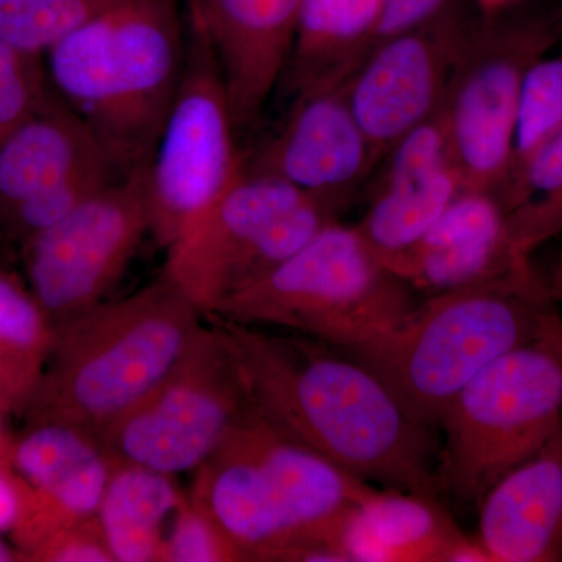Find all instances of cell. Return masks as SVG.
<instances>
[{
  "label": "cell",
  "instance_id": "cell-7",
  "mask_svg": "<svg viewBox=\"0 0 562 562\" xmlns=\"http://www.w3.org/2000/svg\"><path fill=\"white\" fill-rule=\"evenodd\" d=\"M562 424V373L539 339L509 351L454 397L438 428L442 495L479 506L506 473L530 460Z\"/></svg>",
  "mask_w": 562,
  "mask_h": 562
},
{
  "label": "cell",
  "instance_id": "cell-31",
  "mask_svg": "<svg viewBox=\"0 0 562 562\" xmlns=\"http://www.w3.org/2000/svg\"><path fill=\"white\" fill-rule=\"evenodd\" d=\"M33 562H114L98 516L44 539L25 554Z\"/></svg>",
  "mask_w": 562,
  "mask_h": 562
},
{
  "label": "cell",
  "instance_id": "cell-17",
  "mask_svg": "<svg viewBox=\"0 0 562 562\" xmlns=\"http://www.w3.org/2000/svg\"><path fill=\"white\" fill-rule=\"evenodd\" d=\"M303 0H191L190 27L220 70L236 131L261 116L280 87Z\"/></svg>",
  "mask_w": 562,
  "mask_h": 562
},
{
  "label": "cell",
  "instance_id": "cell-14",
  "mask_svg": "<svg viewBox=\"0 0 562 562\" xmlns=\"http://www.w3.org/2000/svg\"><path fill=\"white\" fill-rule=\"evenodd\" d=\"M291 98L276 131L250 160L243 157V168L288 181L341 216L372 180L379 158L350 109L342 81L305 88Z\"/></svg>",
  "mask_w": 562,
  "mask_h": 562
},
{
  "label": "cell",
  "instance_id": "cell-3",
  "mask_svg": "<svg viewBox=\"0 0 562 562\" xmlns=\"http://www.w3.org/2000/svg\"><path fill=\"white\" fill-rule=\"evenodd\" d=\"M47 76L122 173L149 165L179 94L188 38L177 0H133L46 52Z\"/></svg>",
  "mask_w": 562,
  "mask_h": 562
},
{
  "label": "cell",
  "instance_id": "cell-2",
  "mask_svg": "<svg viewBox=\"0 0 562 562\" xmlns=\"http://www.w3.org/2000/svg\"><path fill=\"white\" fill-rule=\"evenodd\" d=\"M375 490L277 430L249 403L195 471L190 501L244 561L341 562L344 520Z\"/></svg>",
  "mask_w": 562,
  "mask_h": 562
},
{
  "label": "cell",
  "instance_id": "cell-33",
  "mask_svg": "<svg viewBox=\"0 0 562 562\" xmlns=\"http://www.w3.org/2000/svg\"><path fill=\"white\" fill-rule=\"evenodd\" d=\"M7 452V450H5ZM20 514V498L7 468L5 453L0 457V532L13 530Z\"/></svg>",
  "mask_w": 562,
  "mask_h": 562
},
{
  "label": "cell",
  "instance_id": "cell-9",
  "mask_svg": "<svg viewBox=\"0 0 562 562\" xmlns=\"http://www.w3.org/2000/svg\"><path fill=\"white\" fill-rule=\"evenodd\" d=\"M557 40L552 20L479 14L439 113L465 187L497 192L505 201L524 79Z\"/></svg>",
  "mask_w": 562,
  "mask_h": 562
},
{
  "label": "cell",
  "instance_id": "cell-35",
  "mask_svg": "<svg viewBox=\"0 0 562 562\" xmlns=\"http://www.w3.org/2000/svg\"><path fill=\"white\" fill-rule=\"evenodd\" d=\"M519 2L520 0H472L473 7H475L483 16L503 13V11H508Z\"/></svg>",
  "mask_w": 562,
  "mask_h": 562
},
{
  "label": "cell",
  "instance_id": "cell-29",
  "mask_svg": "<svg viewBox=\"0 0 562 562\" xmlns=\"http://www.w3.org/2000/svg\"><path fill=\"white\" fill-rule=\"evenodd\" d=\"M54 94L40 57L0 43V143Z\"/></svg>",
  "mask_w": 562,
  "mask_h": 562
},
{
  "label": "cell",
  "instance_id": "cell-18",
  "mask_svg": "<svg viewBox=\"0 0 562 562\" xmlns=\"http://www.w3.org/2000/svg\"><path fill=\"white\" fill-rule=\"evenodd\" d=\"M535 271L514 243L501 194L464 187L394 273L424 295Z\"/></svg>",
  "mask_w": 562,
  "mask_h": 562
},
{
  "label": "cell",
  "instance_id": "cell-23",
  "mask_svg": "<svg viewBox=\"0 0 562 562\" xmlns=\"http://www.w3.org/2000/svg\"><path fill=\"white\" fill-rule=\"evenodd\" d=\"M110 462L98 519L114 562H165L169 531L188 495L169 473Z\"/></svg>",
  "mask_w": 562,
  "mask_h": 562
},
{
  "label": "cell",
  "instance_id": "cell-36",
  "mask_svg": "<svg viewBox=\"0 0 562 562\" xmlns=\"http://www.w3.org/2000/svg\"><path fill=\"white\" fill-rule=\"evenodd\" d=\"M547 288H549L550 297L553 299V302L562 303V246L560 251H558L557 261H554L552 276H550V280L546 281Z\"/></svg>",
  "mask_w": 562,
  "mask_h": 562
},
{
  "label": "cell",
  "instance_id": "cell-24",
  "mask_svg": "<svg viewBox=\"0 0 562 562\" xmlns=\"http://www.w3.org/2000/svg\"><path fill=\"white\" fill-rule=\"evenodd\" d=\"M57 328L29 284L0 271V412L24 416L40 390Z\"/></svg>",
  "mask_w": 562,
  "mask_h": 562
},
{
  "label": "cell",
  "instance_id": "cell-21",
  "mask_svg": "<svg viewBox=\"0 0 562 562\" xmlns=\"http://www.w3.org/2000/svg\"><path fill=\"white\" fill-rule=\"evenodd\" d=\"M102 162H111L105 151L55 92L0 143V221L22 203Z\"/></svg>",
  "mask_w": 562,
  "mask_h": 562
},
{
  "label": "cell",
  "instance_id": "cell-39",
  "mask_svg": "<svg viewBox=\"0 0 562 562\" xmlns=\"http://www.w3.org/2000/svg\"><path fill=\"white\" fill-rule=\"evenodd\" d=\"M553 31L557 38H562V0L560 5H558L557 11H554L552 18Z\"/></svg>",
  "mask_w": 562,
  "mask_h": 562
},
{
  "label": "cell",
  "instance_id": "cell-38",
  "mask_svg": "<svg viewBox=\"0 0 562 562\" xmlns=\"http://www.w3.org/2000/svg\"><path fill=\"white\" fill-rule=\"evenodd\" d=\"M7 417L9 416H7L5 413L0 412V457H2L3 453H5L7 446H9V441L11 438V435H9V432H7L5 430Z\"/></svg>",
  "mask_w": 562,
  "mask_h": 562
},
{
  "label": "cell",
  "instance_id": "cell-12",
  "mask_svg": "<svg viewBox=\"0 0 562 562\" xmlns=\"http://www.w3.org/2000/svg\"><path fill=\"white\" fill-rule=\"evenodd\" d=\"M147 233V166H140L22 244L25 283L55 328L105 302Z\"/></svg>",
  "mask_w": 562,
  "mask_h": 562
},
{
  "label": "cell",
  "instance_id": "cell-22",
  "mask_svg": "<svg viewBox=\"0 0 562 562\" xmlns=\"http://www.w3.org/2000/svg\"><path fill=\"white\" fill-rule=\"evenodd\" d=\"M384 0H303L280 87L290 94L346 80L382 31Z\"/></svg>",
  "mask_w": 562,
  "mask_h": 562
},
{
  "label": "cell",
  "instance_id": "cell-5",
  "mask_svg": "<svg viewBox=\"0 0 562 562\" xmlns=\"http://www.w3.org/2000/svg\"><path fill=\"white\" fill-rule=\"evenodd\" d=\"M554 305L538 272L520 273L425 295L390 330L339 350L371 368L417 420L435 430L479 373L538 339Z\"/></svg>",
  "mask_w": 562,
  "mask_h": 562
},
{
  "label": "cell",
  "instance_id": "cell-19",
  "mask_svg": "<svg viewBox=\"0 0 562 562\" xmlns=\"http://www.w3.org/2000/svg\"><path fill=\"white\" fill-rule=\"evenodd\" d=\"M476 508V539L491 562H562V424Z\"/></svg>",
  "mask_w": 562,
  "mask_h": 562
},
{
  "label": "cell",
  "instance_id": "cell-1",
  "mask_svg": "<svg viewBox=\"0 0 562 562\" xmlns=\"http://www.w3.org/2000/svg\"><path fill=\"white\" fill-rule=\"evenodd\" d=\"M238 369L251 408L362 482L439 501V446L364 362L299 333L205 316Z\"/></svg>",
  "mask_w": 562,
  "mask_h": 562
},
{
  "label": "cell",
  "instance_id": "cell-13",
  "mask_svg": "<svg viewBox=\"0 0 562 562\" xmlns=\"http://www.w3.org/2000/svg\"><path fill=\"white\" fill-rule=\"evenodd\" d=\"M479 10L453 0L439 16L380 38L342 81L380 161L406 135L441 113L454 63Z\"/></svg>",
  "mask_w": 562,
  "mask_h": 562
},
{
  "label": "cell",
  "instance_id": "cell-26",
  "mask_svg": "<svg viewBox=\"0 0 562 562\" xmlns=\"http://www.w3.org/2000/svg\"><path fill=\"white\" fill-rule=\"evenodd\" d=\"M128 2L133 0H0V43L41 57L77 29Z\"/></svg>",
  "mask_w": 562,
  "mask_h": 562
},
{
  "label": "cell",
  "instance_id": "cell-20",
  "mask_svg": "<svg viewBox=\"0 0 562 562\" xmlns=\"http://www.w3.org/2000/svg\"><path fill=\"white\" fill-rule=\"evenodd\" d=\"M338 553L341 562H491L439 501L383 487L344 520Z\"/></svg>",
  "mask_w": 562,
  "mask_h": 562
},
{
  "label": "cell",
  "instance_id": "cell-28",
  "mask_svg": "<svg viewBox=\"0 0 562 562\" xmlns=\"http://www.w3.org/2000/svg\"><path fill=\"white\" fill-rule=\"evenodd\" d=\"M121 173L111 162L92 166L87 171L76 173L52 190L22 203L0 221V227L13 241L22 246L33 236L65 220L74 210L79 209L81 203L87 202L91 195L101 191Z\"/></svg>",
  "mask_w": 562,
  "mask_h": 562
},
{
  "label": "cell",
  "instance_id": "cell-8",
  "mask_svg": "<svg viewBox=\"0 0 562 562\" xmlns=\"http://www.w3.org/2000/svg\"><path fill=\"white\" fill-rule=\"evenodd\" d=\"M336 221L335 210L288 181L243 168L209 213L166 250L162 276L209 316Z\"/></svg>",
  "mask_w": 562,
  "mask_h": 562
},
{
  "label": "cell",
  "instance_id": "cell-16",
  "mask_svg": "<svg viewBox=\"0 0 562 562\" xmlns=\"http://www.w3.org/2000/svg\"><path fill=\"white\" fill-rule=\"evenodd\" d=\"M373 176L368 209L355 225L394 272L465 187L441 114L398 140Z\"/></svg>",
  "mask_w": 562,
  "mask_h": 562
},
{
  "label": "cell",
  "instance_id": "cell-25",
  "mask_svg": "<svg viewBox=\"0 0 562 562\" xmlns=\"http://www.w3.org/2000/svg\"><path fill=\"white\" fill-rule=\"evenodd\" d=\"M505 203L514 243L527 257L562 233V131L509 184Z\"/></svg>",
  "mask_w": 562,
  "mask_h": 562
},
{
  "label": "cell",
  "instance_id": "cell-30",
  "mask_svg": "<svg viewBox=\"0 0 562 562\" xmlns=\"http://www.w3.org/2000/svg\"><path fill=\"white\" fill-rule=\"evenodd\" d=\"M241 561V552L188 495L169 531L165 562Z\"/></svg>",
  "mask_w": 562,
  "mask_h": 562
},
{
  "label": "cell",
  "instance_id": "cell-15",
  "mask_svg": "<svg viewBox=\"0 0 562 562\" xmlns=\"http://www.w3.org/2000/svg\"><path fill=\"white\" fill-rule=\"evenodd\" d=\"M20 514L10 531L21 561L44 539L98 516L111 462L101 441L70 425H25L5 452Z\"/></svg>",
  "mask_w": 562,
  "mask_h": 562
},
{
  "label": "cell",
  "instance_id": "cell-27",
  "mask_svg": "<svg viewBox=\"0 0 562 562\" xmlns=\"http://www.w3.org/2000/svg\"><path fill=\"white\" fill-rule=\"evenodd\" d=\"M561 131L562 57H549L546 54L532 63L524 79L509 184L524 171L528 161Z\"/></svg>",
  "mask_w": 562,
  "mask_h": 562
},
{
  "label": "cell",
  "instance_id": "cell-37",
  "mask_svg": "<svg viewBox=\"0 0 562 562\" xmlns=\"http://www.w3.org/2000/svg\"><path fill=\"white\" fill-rule=\"evenodd\" d=\"M21 561L20 552L16 547L9 546L2 538H0V562Z\"/></svg>",
  "mask_w": 562,
  "mask_h": 562
},
{
  "label": "cell",
  "instance_id": "cell-6",
  "mask_svg": "<svg viewBox=\"0 0 562 562\" xmlns=\"http://www.w3.org/2000/svg\"><path fill=\"white\" fill-rule=\"evenodd\" d=\"M414 292L376 257L357 225L336 221L209 316L349 349L397 324L416 305Z\"/></svg>",
  "mask_w": 562,
  "mask_h": 562
},
{
  "label": "cell",
  "instance_id": "cell-11",
  "mask_svg": "<svg viewBox=\"0 0 562 562\" xmlns=\"http://www.w3.org/2000/svg\"><path fill=\"white\" fill-rule=\"evenodd\" d=\"M236 125L220 70L190 27L179 94L147 165L150 233L169 250L243 172Z\"/></svg>",
  "mask_w": 562,
  "mask_h": 562
},
{
  "label": "cell",
  "instance_id": "cell-32",
  "mask_svg": "<svg viewBox=\"0 0 562 562\" xmlns=\"http://www.w3.org/2000/svg\"><path fill=\"white\" fill-rule=\"evenodd\" d=\"M452 2L453 0H384L380 38L425 24L449 9Z\"/></svg>",
  "mask_w": 562,
  "mask_h": 562
},
{
  "label": "cell",
  "instance_id": "cell-4",
  "mask_svg": "<svg viewBox=\"0 0 562 562\" xmlns=\"http://www.w3.org/2000/svg\"><path fill=\"white\" fill-rule=\"evenodd\" d=\"M201 316L161 276L61 325L25 425L54 422L101 438L183 358Z\"/></svg>",
  "mask_w": 562,
  "mask_h": 562
},
{
  "label": "cell",
  "instance_id": "cell-10",
  "mask_svg": "<svg viewBox=\"0 0 562 562\" xmlns=\"http://www.w3.org/2000/svg\"><path fill=\"white\" fill-rule=\"evenodd\" d=\"M249 408L222 333L206 321L183 358L103 432L111 460L177 475L198 471Z\"/></svg>",
  "mask_w": 562,
  "mask_h": 562
},
{
  "label": "cell",
  "instance_id": "cell-34",
  "mask_svg": "<svg viewBox=\"0 0 562 562\" xmlns=\"http://www.w3.org/2000/svg\"><path fill=\"white\" fill-rule=\"evenodd\" d=\"M538 339L552 351L562 373V316L557 305L552 306L543 316Z\"/></svg>",
  "mask_w": 562,
  "mask_h": 562
}]
</instances>
